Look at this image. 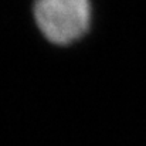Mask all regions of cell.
<instances>
[{
    "mask_svg": "<svg viewBox=\"0 0 146 146\" xmlns=\"http://www.w3.org/2000/svg\"><path fill=\"white\" fill-rule=\"evenodd\" d=\"M90 0H36L34 19L54 44H70L81 38L91 24Z\"/></svg>",
    "mask_w": 146,
    "mask_h": 146,
    "instance_id": "6da1fadb",
    "label": "cell"
}]
</instances>
